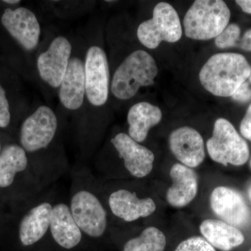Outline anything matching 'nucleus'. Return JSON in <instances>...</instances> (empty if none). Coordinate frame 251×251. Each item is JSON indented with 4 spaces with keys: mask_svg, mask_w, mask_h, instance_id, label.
<instances>
[{
    "mask_svg": "<svg viewBox=\"0 0 251 251\" xmlns=\"http://www.w3.org/2000/svg\"><path fill=\"white\" fill-rule=\"evenodd\" d=\"M251 67L241 54L225 52L214 54L208 59L199 78L205 90L220 97H232L250 75Z\"/></svg>",
    "mask_w": 251,
    "mask_h": 251,
    "instance_id": "f257e3e1",
    "label": "nucleus"
},
{
    "mask_svg": "<svg viewBox=\"0 0 251 251\" xmlns=\"http://www.w3.org/2000/svg\"><path fill=\"white\" fill-rule=\"evenodd\" d=\"M158 67L152 56L143 50L128 54L112 75L110 92L119 100L133 98L140 89L153 85Z\"/></svg>",
    "mask_w": 251,
    "mask_h": 251,
    "instance_id": "f03ea898",
    "label": "nucleus"
},
{
    "mask_svg": "<svg viewBox=\"0 0 251 251\" xmlns=\"http://www.w3.org/2000/svg\"><path fill=\"white\" fill-rule=\"evenodd\" d=\"M230 16L222 0H196L185 15V34L194 40L214 39L228 25Z\"/></svg>",
    "mask_w": 251,
    "mask_h": 251,
    "instance_id": "7ed1b4c3",
    "label": "nucleus"
},
{
    "mask_svg": "<svg viewBox=\"0 0 251 251\" xmlns=\"http://www.w3.org/2000/svg\"><path fill=\"white\" fill-rule=\"evenodd\" d=\"M85 101L90 108L104 106L110 91V72L108 57L103 47L90 43L85 54Z\"/></svg>",
    "mask_w": 251,
    "mask_h": 251,
    "instance_id": "20e7f679",
    "label": "nucleus"
},
{
    "mask_svg": "<svg viewBox=\"0 0 251 251\" xmlns=\"http://www.w3.org/2000/svg\"><path fill=\"white\" fill-rule=\"evenodd\" d=\"M206 148L211 159L224 166H242L250 156L246 140L238 133L233 125L224 118L216 120L212 137L208 140Z\"/></svg>",
    "mask_w": 251,
    "mask_h": 251,
    "instance_id": "39448f33",
    "label": "nucleus"
},
{
    "mask_svg": "<svg viewBox=\"0 0 251 251\" xmlns=\"http://www.w3.org/2000/svg\"><path fill=\"white\" fill-rule=\"evenodd\" d=\"M181 36L182 27L177 12L166 2L157 4L152 18L144 21L137 29L138 40L149 49H156L162 41L177 42Z\"/></svg>",
    "mask_w": 251,
    "mask_h": 251,
    "instance_id": "423d86ee",
    "label": "nucleus"
},
{
    "mask_svg": "<svg viewBox=\"0 0 251 251\" xmlns=\"http://www.w3.org/2000/svg\"><path fill=\"white\" fill-rule=\"evenodd\" d=\"M69 207L82 233L91 238H100L105 234L107 211L94 190L82 186L74 190Z\"/></svg>",
    "mask_w": 251,
    "mask_h": 251,
    "instance_id": "0eeeda50",
    "label": "nucleus"
},
{
    "mask_svg": "<svg viewBox=\"0 0 251 251\" xmlns=\"http://www.w3.org/2000/svg\"><path fill=\"white\" fill-rule=\"evenodd\" d=\"M58 126V118L54 110L41 105L23 122L20 145L27 153L40 152L49 148L55 139Z\"/></svg>",
    "mask_w": 251,
    "mask_h": 251,
    "instance_id": "6e6552de",
    "label": "nucleus"
},
{
    "mask_svg": "<svg viewBox=\"0 0 251 251\" xmlns=\"http://www.w3.org/2000/svg\"><path fill=\"white\" fill-rule=\"evenodd\" d=\"M74 46L63 35L54 36L45 49L36 54L35 66L38 75L46 85L59 89L72 57Z\"/></svg>",
    "mask_w": 251,
    "mask_h": 251,
    "instance_id": "1a4fd4ad",
    "label": "nucleus"
},
{
    "mask_svg": "<svg viewBox=\"0 0 251 251\" xmlns=\"http://www.w3.org/2000/svg\"><path fill=\"white\" fill-rule=\"evenodd\" d=\"M1 25L25 51L32 53L40 46L41 27L39 18L31 10L24 6L6 8L1 16Z\"/></svg>",
    "mask_w": 251,
    "mask_h": 251,
    "instance_id": "9d476101",
    "label": "nucleus"
},
{
    "mask_svg": "<svg viewBox=\"0 0 251 251\" xmlns=\"http://www.w3.org/2000/svg\"><path fill=\"white\" fill-rule=\"evenodd\" d=\"M85 49H73V53L58 89L61 105L66 110L77 111L85 102Z\"/></svg>",
    "mask_w": 251,
    "mask_h": 251,
    "instance_id": "9b49d317",
    "label": "nucleus"
},
{
    "mask_svg": "<svg viewBox=\"0 0 251 251\" xmlns=\"http://www.w3.org/2000/svg\"><path fill=\"white\" fill-rule=\"evenodd\" d=\"M119 157L130 175L137 178L148 176L153 169L154 154L125 133H119L111 139Z\"/></svg>",
    "mask_w": 251,
    "mask_h": 251,
    "instance_id": "f8f14e48",
    "label": "nucleus"
},
{
    "mask_svg": "<svg viewBox=\"0 0 251 251\" xmlns=\"http://www.w3.org/2000/svg\"><path fill=\"white\" fill-rule=\"evenodd\" d=\"M210 204L213 211L226 224L240 227L249 221V207L236 190L226 186L216 187L211 193Z\"/></svg>",
    "mask_w": 251,
    "mask_h": 251,
    "instance_id": "ddd939ff",
    "label": "nucleus"
},
{
    "mask_svg": "<svg viewBox=\"0 0 251 251\" xmlns=\"http://www.w3.org/2000/svg\"><path fill=\"white\" fill-rule=\"evenodd\" d=\"M169 143L172 152L184 166L196 168L204 161V140L194 128L183 126L173 130L170 135Z\"/></svg>",
    "mask_w": 251,
    "mask_h": 251,
    "instance_id": "4468645a",
    "label": "nucleus"
},
{
    "mask_svg": "<svg viewBox=\"0 0 251 251\" xmlns=\"http://www.w3.org/2000/svg\"><path fill=\"white\" fill-rule=\"evenodd\" d=\"M108 206L113 215L126 222L148 217L156 211L151 198H139L136 193L126 189L114 191L108 198Z\"/></svg>",
    "mask_w": 251,
    "mask_h": 251,
    "instance_id": "2eb2a0df",
    "label": "nucleus"
},
{
    "mask_svg": "<svg viewBox=\"0 0 251 251\" xmlns=\"http://www.w3.org/2000/svg\"><path fill=\"white\" fill-rule=\"evenodd\" d=\"M53 205L44 201L28 211L19 226V239L25 247H29L45 237L50 231Z\"/></svg>",
    "mask_w": 251,
    "mask_h": 251,
    "instance_id": "dca6fc26",
    "label": "nucleus"
},
{
    "mask_svg": "<svg viewBox=\"0 0 251 251\" xmlns=\"http://www.w3.org/2000/svg\"><path fill=\"white\" fill-rule=\"evenodd\" d=\"M50 232L54 242L65 249L76 247L83 234L73 217L69 204L64 202L53 205Z\"/></svg>",
    "mask_w": 251,
    "mask_h": 251,
    "instance_id": "f3484780",
    "label": "nucleus"
},
{
    "mask_svg": "<svg viewBox=\"0 0 251 251\" xmlns=\"http://www.w3.org/2000/svg\"><path fill=\"white\" fill-rule=\"evenodd\" d=\"M170 175L173 184L167 191V201L174 207L188 205L197 196V175L191 168L175 163L172 166Z\"/></svg>",
    "mask_w": 251,
    "mask_h": 251,
    "instance_id": "a211bd4d",
    "label": "nucleus"
},
{
    "mask_svg": "<svg viewBox=\"0 0 251 251\" xmlns=\"http://www.w3.org/2000/svg\"><path fill=\"white\" fill-rule=\"evenodd\" d=\"M161 109L148 102L135 103L127 115L128 135L137 143L146 140L149 131L161 121Z\"/></svg>",
    "mask_w": 251,
    "mask_h": 251,
    "instance_id": "6ab92c4d",
    "label": "nucleus"
},
{
    "mask_svg": "<svg viewBox=\"0 0 251 251\" xmlns=\"http://www.w3.org/2000/svg\"><path fill=\"white\" fill-rule=\"evenodd\" d=\"M200 229L206 242L222 251H230L239 247L245 239L239 229L219 220H205Z\"/></svg>",
    "mask_w": 251,
    "mask_h": 251,
    "instance_id": "aec40b11",
    "label": "nucleus"
},
{
    "mask_svg": "<svg viewBox=\"0 0 251 251\" xmlns=\"http://www.w3.org/2000/svg\"><path fill=\"white\" fill-rule=\"evenodd\" d=\"M28 164L27 153L21 145L4 147L0 151V188L11 186L16 175L25 171Z\"/></svg>",
    "mask_w": 251,
    "mask_h": 251,
    "instance_id": "412c9836",
    "label": "nucleus"
},
{
    "mask_svg": "<svg viewBox=\"0 0 251 251\" xmlns=\"http://www.w3.org/2000/svg\"><path fill=\"white\" fill-rule=\"evenodd\" d=\"M166 237L162 231L155 227L144 229L139 236L126 243L124 251H164Z\"/></svg>",
    "mask_w": 251,
    "mask_h": 251,
    "instance_id": "4be33fe9",
    "label": "nucleus"
},
{
    "mask_svg": "<svg viewBox=\"0 0 251 251\" xmlns=\"http://www.w3.org/2000/svg\"><path fill=\"white\" fill-rule=\"evenodd\" d=\"M241 29L237 24L228 25L217 37L215 44L219 49L236 47L240 40Z\"/></svg>",
    "mask_w": 251,
    "mask_h": 251,
    "instance_id": "5701e85b",
    "label": "nucleus"
},
{
    "mask_svg": "<svg viewBox=\"0 0 251 251\" xmlns=\"http://www.w3.org/2000/svg\"><path fill=\"white\" fill-rule=\"evenodd\" d=\"M175 251H216L215 249L201 237L188 238L180 243Z\"/></svg>",
    "mask_w": 251,
    "mask_h": 251,
    "instance_id": "b1692460",
    "label": "nucleus"
},
{
    "mask_svg": "<svg viewBox=\"0 0 251 251\" xmlns=\"http://www.w3.org/2000/svg\"><path fill=\"white\" fill-rule=\"evenodd\" d=\"M11 105L7 92L0 81V128H7L11 124Z\"/></svg>",
    "mask_w": 251,
    "mask_h": 251,
    "instance_id": "393cba45",
    "label": "nucleus"
},
{
    "mask_svg": "<svg viewBox=\"0 0 251 251\" xmlns=\"http://www.w3.org/2000/svg\"><path fill=\"white\" fill-rule=\"evenodd\" d=\"M232 99L239 103H247L251 100V87L246 81L232 96Z\"/></svg>",
    "mask_w": 251,
    "mask_h": 251,
    "instance_id": "a878e982",
    "label": "nucleus"
},
{
    "mask_svg": "<svg viewBox=\"0 0 251 251\" xmlns=\"http://www.w3.org/2000/svg\"><path fill=\"white\" fill-rule=\"evenodd\" d=\"M240 132L244 138L251 141V104L241 122Z\"/></svg>",
    "mask_w": 251,
    "mask_h": 251,
    "instance_id": "bb28decb",
    "label": "nucleus"
},
{
    "mask_svg": "<svg viewBox=\"0 0 251 251\" xmlns=\"http://www.w3.org/2000/svg\"><path fill=\"white\" fill-rule=\"evenodd\" d=\"M237 46L244 50L251 52V29L244 33Z\"/></svg>",
    "mask_w": 251,
    "mask_h": 251,
    "instance_id": "cd10ccee",
    "label": "nucleus"
},
{
    "mask_svg": "<svg viewBox=\"0 0 251 251\" xmlns=\"http://www.w3.org/2000/svg\"><path fill=\"white\" fill-rule=\"evenodd\" d=\"M236 3L240 6L243 11L251 14V0H237Z\"/></svg>",
    "mask_w": 251,
    "mask_h": 251,
    "instance_id": "c85d7f7f",
    "label": "nucleus"
},
{
    "mask_svg": "<svg viewBox=\"0 0 251 251\" xmlns=\"http://www.w3.org/2000/svg\"><path fill=\"white\" fill-rule=\"evenodd\" d=\"M3 2L5 3V4L15 5L20 4L21 1H19V0H5V1H3Z\"/></svg>",
    "mask_w": 251,
    "mask_h": 251,
    "instance_id": "c756f323",
    "label": "nucleus"
},
{
    "mask_svg": "<svg viewBox=\"0 0 251 251\" xmlns=\"http://www.w3.org/2000/svg\"><path fill=\"white\" fill-rule=\"evenodd\" d=\"M249 197H250L251 200V186L250 188H249Z\"/></svg>",
    "mask_w": 251,
    "mask_h": 251,
    "instance_id": "7c9ffc66",
    "label": "nucleus"
},
{
    "mask_svg": "<svg viewBox=\"0 0 251 251\" xmlns=\"http://www.w3.org/2000/svg\"><path fill=\"white\" fill-rule=\"evenodd\" d=\"M248 79H249V83L251 84V72L250 75H249V78H248Z\"/></svg>",
    "mask_w": 251,
    "mask_h": 251,
    "instance_id": "2f4dec72",
    "label": "nucleus"
},
{
    "mask_svg": "<svg viewBox=\"0 0 251 251\" xmlns=\"http://www.w3.org/2000/svg\"><path fill=\"white\" fill-rule=\"evenodd\" d=\"M1 143H0V151H1Z\"/></svg>",
    "mask_w": 251,
    "mask_h": 251,
    "instance_id": "473e14b6",
    "label": "nucleus"
},
{
    "mask_svg": "<svg viewBox=\"0 0 251 251\" xmlns=\"http://www.w3.org/2000/svg\"></svg>",
    "mask_w": 251,
    "mask_h": 251,
    "instance_id": "72a5a7b5",
    "label": "nucleus"
}]
</instances>
